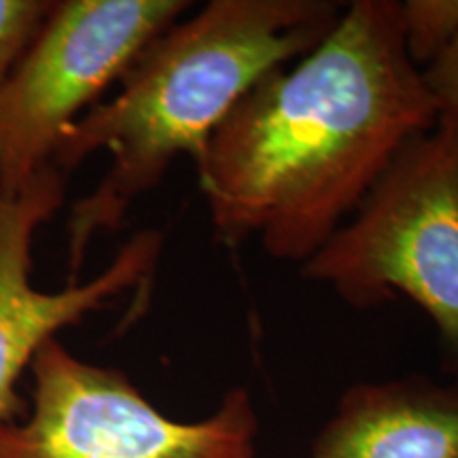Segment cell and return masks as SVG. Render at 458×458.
<instances>
[{"mask_svg":"<svg viewBox=\"0 0 458 458\" xmlns=\"http://www.w3.org/2000/svg\"><path fill=\"white\" fill-rule=\"evenodd\" d=\"M54 0H0V88L47 20Z\"/></svg>","mask_w":458,"mask_h":458,"instance_id":"cell-9","label":"cell"},{"mask_svg":"<svg viewBox=\"0 0 458 458\" xmlns=\"http://www.w3.org/2000/svg\"><path fill=\"white\" fill-rule=\"evenodd\" d=\"M331 0H210L159 34L102 100L66 131L54 164L71 179L96 153L111 164L66 223L68 283L91 242L122 227L179 157L198 162L210 136L263 74L317 47L342 15Z\"/></svg>","mask_w":458,"mask_h":458,"instance_id":"cell-2","label":"cell"},{"mask_svg":"<svg viewBox=\"0 0 458 458\" xmlns=\"http://www.w3.org/2000/svg\"><path fill=\"white\" fill-rule=\"evenodd\" d=\"M399 15L403 49L420 72L458 38V0H405Z\"/></svg>","mask_w":458,"mask_h":458,"instance_id":"cell-8","label":"cell"},{"mask_svg":"<svg viewBox=\"0 0 458 458\" xmlns=\"http://www.w3.org/2000/svg\"><path fill=\"white\" fill-rule=\"evenodd\" d=\"M66 185L68 176L51 164L17 196L0 199V427L15 420V386L45 344L130 291L147 293L164 249L157 229H142L98 276L60 291L37 289L30 280L34 238L64 206Z\"/></svg>","mask_w":458,"mask_h":458,"instance_id":"cell-6","label":"cell"},{"mask_svg":"<svg viewBox=\"0 0 458 458\" xmlns=\"http://www.w3.org/2000/svg\"><path fill=\"white\" fill-rule=\"evenodd\" d=\"M189 7L187 0H54L0 88V199L51 165L66 131Z\"/></svg>","mask_w":458,"mask_h":458,"instance_id":"cell-4","label":"cell"},{"mask_svg":"<svg viewBox=\"0 0 458 458\" xmlns=\"http://www.w3.org/2000/svg\"><path fill=\"white\" fill-rule=\"evenodd\" d=\"M399 0H354L293 68L263 74L196 162L221 244L306 263L437 106L401 41Z\"/></svg>","mask_w":458,"mask_h":458,"instance_id":"cell-1","label":"cell"},{"mask_svg":"<svg viewBox=\"0 0 458 458\" xmlns=\"http://www.w3.org/2000/svg\"><path fill=\"white\" fill-rule=\"evenodd\" d=\"M301 276L359 310L408 297L458 359V123L405 142Z\"/></svg>","mask_w":458,"mask_h":458,"instance_id":"cell-3","label":"cell"},{"mask_svg":"<svg viewBox=\"0 0 458 458\" xmlns=\"http://www.w3.org/2000/svg\"><path fill=\"white\" fill-rule=\"evenodd\" d=\"M30 371V414L0 427V458H255L259 420L242 386L208 418L179 422L122 369L79 359L57 337Z\"/></svg>","mask_w":458,"mask_h":458,"instance_id":"cell-5","label":"cell"},{"mask_svg":"<svg viewBox=\"0 0 458 458\" xmlns=\"http://www.w3.org/2000/svg\"><path fill=\"white\" fill-rule=\"evenodd\" d=\"M308 458H458V382H359L342 394Z\"/></svg>","mask_w":458,"mask_h":458,"instance_id":"cell-7","label":"cell"},{"mask_svg":"<svg viewBox=\"0 0 458 458\" xmlns=\"http://www.w3.org/2000/svg\"><path fill=\"white\" fill-rule=\"evenodd\" d=\"M422 81L437 106V119L458 123V38L422 71Z\"/></svg>","mask_w":458,"mask_h":458,"instance_id":"cell-10","label":"cell"}]
</instances>
